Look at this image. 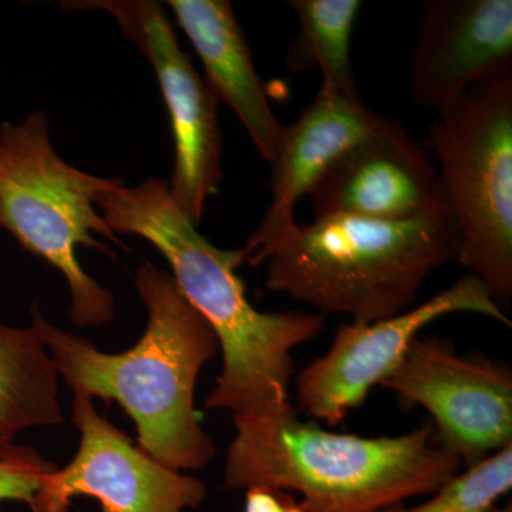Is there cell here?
<instances>
[{"label":"cell","instance_id":"17","mask_svg":"<svg viewBox=\"0 0 512 512\" xmlns=\"http://www.w3.org/2000/svg\"><path fill=\"white\" fill-rule=\"evenodd\" d=\"M512 488V444L467 467L416 505H389L377 512H488Z\"/></svg>","mask_w":512,"mask_h":512},{"label":"cell","instance_id":"9","mask_svg":"<svg viewBox=\"0 0 512 512\" xmlns=\"http://www.w3.org/2000/svg\"><path fill=\"white\" fill-rule=\"evenodd\" d=\"M463 312L487 316L508 328L512 325L483 282L471 274L392 318L342 323L328 352L296 375V399L302 412L329 427L339 426L400 365L426 326Z\"/></svg>","mask_w":512,"mask_h":512},{"label":"cell","instance_id":"4","mask_svg":"<svg viewBox=\"0 0 512 512\" xmlns=\"http://www.w3.org/2000/svg\"><path fill=\"white\" fill-rule=\"evenodd\" d=\"M457 255L451 217L384 221L328 215L296 224L254 266L266 264L271 292L323 316L372 323L416 305L427 279Z\"/></svg>","mask_w":512,"mask_h":512},{"label":"cell","instance_id":"1","mask_svg":"<svg viewBox=\"0 0 512 512\" xmlns=\"http://www.w3.org/2000/svg\"><path fill=\"white\" fill-rule=\"evenodd\" d=\"M97 208L114 234L150 242L164 256L192 308L210 323L222 352V372L205 407L228 410L232 420L254 419L289 406L296 369L292 352L318 338V312H259L248 301L238 268L247 252L222 249L188 220L167 180L148 177L99 195Z\"/></svg>","mask_w":512,"mask_h":512},{"label":"cell","instance_id":"13","mask_svg":"<svg viewBox=\"0 0 512 512\" xmlns=\"http://www.w3.org/2000/svg\"><path fill=\"white\" fill-rule=\"evenodd\" d=\"M387 121L367 109L363 100L343 99L319 90L301 116L285 126L271 164V202L244 247L249 265L254 266L259 256L295 228L296 204L308 197L330 165L379 133Z\"/></svg>","mask_w":512,"mask_h":512},{"label":"cell","instance_id":"6","mask_svg":"<svg viewBox=\"0 0 512 512\" xmlns=\"http://www.w3.org/2000/svg\"><path fill=\"white\" fill-rule=\"evenodd\" d=\"M423 147L439 161L457 261L503 308L512 298V70L437 113Z\"/></svg>","mask_w":512,"mask_h":512},{"label":"cell","instance_id":"8","mask_svg":"<svg viewBox=\"0 0 512 512\" xmlns=\"http://www.w3.org/2000/svg\"><path fill=\"white\" fill-rule=\"evenodd\" d=\"M380 387L403 410L426 409L440 446L464 468L512 444V369L503 360L420 335Z\"/></svg>","mask_w":512,"mask_h":512},{"label":"cell","instance_id":"3","mask_svg":"<svg viewBox=\"0 0 512 512\" xmlns=\"http://www.w3.org/2000/svg\"><path fill=\"white\" fill-rule=\"evenodd\" d=\"M224 487L295 491L305 512H377L430 495L460 473L430 419L400 436L363 437L322 429L298 410L232 420Z\"/></svg>","mask_w":512,"mask_h":512},{"label":"cell","instance_id":"14","mask_svg":"<svg viewBox=\"0 0 512 512\" xmlns=\"http://www.w3.org/2000/svg\"><path fill=\"white\" fill-rule=\"evenodd\" d=\"M178 25L204 66L205 84L237 114L259 156L272 164L285 126L275 116L251 47L227 0H168Z\"/></svg>","mask_w":512,"mask_h":512},{"label":"cell","instance_id":"16","mask_svg":"<svg viewBox=\"0 0 512 512\" xmlns=\"http://www.w3.org/2000/svg\"><path fill=\"white\" fill-rule=\"evenodd\" d=\"M301 23V35L288 53V67L301 72L318 67L320 92L349 100H362L353 69V26L362 9L360 0H292Z\"/></svg>","mask_w":512,"mask_h":512},{"label":"cell","instance_id":"7","mask_svg":"<svg viewBox=\"0 0 512 512\" xmlns=\"http://www.w3.org/2000/svg\"><path fill=\"white\" fill-rule=\"evenodd\" d=\"M67 12L109 13L156 74L174 137V170L168 181L175 204L200 225L205 205L222 183L218 101L181 49L165 6L156 0H72Z\"/></svg>","mask_w":512,"mask_h":512},{"label":"cell","instance_id":"18","mask_svg":"<svg viewBox=\"0 0 512 512\" xmlns=\"http://www.w3.org/2000/svg\"><path fill=\"white\" fill-rule=\"evenodd\" d=\"M56 470V464L28 447H23L16 456L0 460V503L32 504L37 491Z\"/></svg>","mask_w":512,"mask_h":512},{"label":"cell","instance_id":"2","mask_svg":"<svg viewBox=\"0 0 512 512\" xmlns=\"http://www.w3.org/2000/svg\"><path fill=\"white\" fill-rule=\"evenodd\" d=\"M136 284L147 328L126 352H100L89 340L56 328L37 303L32 325L73 393L116 400L136 423L144 453L171 470H200L217 450L198 419L195 386L202 367L217 356V336L164 269L144 262Z\"/></svg>","mask_w":512,"mask_h":512},{"label":"cell","instance_id":"15","mask_svg":"<svg viewBox=\"0 0 512 512\" xmlns=\"http://www.w3.org/2000/svg\"><path fill=\"white\" fill-rule=\"evenodd\" d=\"M62 421L59 373L39 332L0 323V460L22 450V431Z\"/></svg>","mask_w":512,"mask_h":512},{"label":"cell","instance_id":"11","mask_svg":"<svg viewBox=\"0 0 512 512\" xmlns=\"http://www.w3.org/2000/svg\"><path fill=\"white\" fill-rule=\"evenodd\" d=\"M308 197L315 218L353 215L406 221L451 217L429 153L392 119L330 165Z\"/></svg>","mask_w":512,"mask_h":512},{"label":"cell","instance_id":"20","mask_svg":"<svg viewBox=\"0 0 512 512\" xmlns=\"http://www.w3.org/2000/svg\"><path fill=\"white\" fill-rule=\"evenodd\" d=\"M488 512H512V505L511 503L507 505H497V507H494L493 510Z\"/></svg>","mask_w":512,"mask_h":512},{"label":"cell","instance_id":"19","mask_svg":"<svg viewBox=\"0 0 512 512\" xmlns=\"http://www.w3.org/2000/svg\"><path fill=\"white\" fill-rule=\"evenodd\" d=\"M245 512H305L301 501H296L289 491L256 485L248 488Z\"/></svg>","mask_w":512,"mask_h":512},{"label":"cell","instance_id":"12","mask_svg":"<svg viewBox=\"0 0 512 512\" xmlns=\"http://www.w3.org/2000/svg\"><path fill=\"white\" fill-rule=\"evenodd\" d=\"M512 70L511 0H430L410 67L413 103L440 113L474 84Z\"/></svg>","mask_w":512,"mask_h":512},{"label":"cell","instance_id":"5","mask_svg":"<svg viewBox=\"0 0 512 512\" xmlns=\"http://www.w3.org/2000/svg\"><path fill=\"white\" fill-rule=\"evenodd\" d=\"M121 181L64 161L53 147L45 111L0 124V228L63 275L70 319L80 328L106 325L116 315L113 293L84 271L77 248L109 252L94 235L121 244L96 204Z\"/></svg>","mask_w":512,"mask_h":512},{"label":"cell","instance_id":"10","mask_svg":"<svg viewBox=\"0 0 512 512\" xmlns=\"http://www.w3.org/2000/svg\"><path fill=\"white\" fill-rule=\"evenodd\" d=\"M72 420L80 431L76 456L47 477L30 508L67 512L73 498H96L106 512L197 510L208 488L198 478L158 463L94 409L92 397L74 393Z\"/></svg>","mask_w":512,"mask_h":512}]
</instances>
